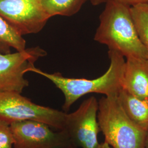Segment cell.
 <instances>
[{"label": "cell", "instance_id": "cell-5", "mask_svg": "<svg viewBox=\"0 0 148 148\" xmlns=\"http://www.w3.org/2000/svg\"><path fill=\"white\" fill-rule=\"evenodd\" d=\"M98 101L94 96L84 101L73 112L67 114L64 130L73 147L99 148L98 135L100 131L97 114Z\"/></svg>", "mask_w": 148, "mask_h": 148}, {"label": "cell", "instance_id": "cell-1", "mask_svg": "<svg viewBox=\"0 0 148 148\" xmlns=\"http://www.w3.org/2000/svg\"><path fill=\"white\" fill-rule=\"evenodd\" d=\"M99 16V25L94 40L106 45L125 58H148V53L139 37L130 7L116 0H109Z\"/></svg>", "mask_w": 148, "mask_h": 148}, {"label": "cell", "instance_id": "cell-3", "mask_svg": "<svg viewBox=\"0 0 148 148\" xmlns=\"http://www.w3.org/2000/svg\"><path fill=\"white\" fill-rule=\"evenodd\" d=\"M97 119L104 142L111 148H145L148 132L127 116L117 95L101 98Z\"/></svg>", "mask_w": 148, "mask_h": 148}, {"label": "cell", "instance_id": "cell-7", "mask_svg": "<svg viewBox=\"0 0 148 148\" xmlns=\"http://www.w3.org/2000/svg\"><path fill=\"white\" fill-rule=\"evenodd\" d=\"M0 16L23 36L41 32L50 18L42 0H0Z\"/></svg>", "mask_w": 148, "mask_h": 148}, {"label": "cell", "instance_id": "cell-10", "mask_svg": "<svg viewBox=\"0 0 148 148\" xmlns=\"http://www.w3.org/2000/svg\"><path fill=\"white\" fill-rule=\"evenodd\" d=\"M117 97L127 116L139 127L148 132V98H138L122 89Z\"/></svg>", "mask_w": 148, "mask_h": 148}, {"label": "cell", "instance_id": "cell-9", "mask_svg": "<svg viewBox=\"0 0 148 148\" xmlns=\"http://www.w3.org/2000/svg\"><path fill=\"white\" fill-rule=\"evenodd\" d=\"M122 89L135 97L148 99V58L135 57L126 58Z\"/></svg>", "mask_w": 148, "mask_h": 148}, {"label": "cell", "instance_id": "cell-16", "mask_svg": "<svg viewBox=\"0 0 148 148\" xmlns=\"http://www.w3.org/2000/svg\"><path fill=\"white\" fill-rule=\"evenodd\" d=\"M109 0H90L91 3L93 5H98L104 3H106Z\"/></svg>", "mask_w": 148, "mask_h": 148}, {"label": "cell", "instance_id": "cell-19", "mask_svg": "<svg viewBox=\"0 0 148 148\" xmlns=\"http://www.w3.org/2000/svg\"><path fill=\"white\" fill-rule=\"evenodd\" d=\"M75 148V147H68V148Z\"/></svg>", "mask_w": 148, "mask_h": 148}, {"label": "cell", "instance_id": "cell-11", "mask_svg": "<svg viewBox=\"0 0 148 148\" xmlns=\"http://www.w3.org/2000/svg\"><path fill=\"white\" fill-rule=\"evenodd\" d=\"M11 48L17 52L26 49V41L16 29L0 16V52L11 53Z\"/></svg>", "mask_w": 148, "mask_h": 148}, {"label": "cell", "instance_id": "cell-15", "mask_svg": "<svg viewBox=\"0 0 148 148\" xmlns=\"http://www.w3.org/2000/svg\"><path fill=\"white\" fill-rule=\"evenodd\" d=\"M117 1L131 7L139 4L148 3V0H116Z\"/></svg>", "mask_w": 148, "mask_h": 148}, {"label": "cell", "instance_id": "cell-4", "mask_svg": "<svg viewBox=\"0 0 148 148\" xmlns=\"http://www.w3.org/2000/svg\"><path fill=\"white\" fill-rule=\"evenodd\" d=\"M15 92H0V120L10 125L15 122L33 120L63 130L67 113L40 106Z\"/></svg>", "mask_w": 148, "mask_h": 148}, {"label": "cell", "instance_id": "cell-6", "mask_svg": "<svg viewBox=\"0 0 148 148\" xmlns=\"http://www.w3.org/2000/svg\"><path fill=\"white\" fill-rule=\"evenodd\" d=\"M46 55L47 52L39 46L14 53L0 52V92L21 93L29 86L24 75L35 67L38 59Z\"/></svg>", "mask_w": 148, "mask_h": 148}, {"label": "cell", "instance_id": "cell-2", "mask_svg": "<svg viewBox=\"0 0 148 148\" xmlns=\"http://www.w3.org/2000/svg\"><path fill=\"white\" fill-rule=\"evenodd\" d=\"M108 54L110 60L109 68L103 75L95 79L66 77L59 73L49 74L35 66L30 69L29 72L45 77L62 91L65 98L63 109L68 111L81 97L89 93H100L105 96L118 95L122 90L125 57L113 51H109Z\"/></svg>", "mask_w": 148, "mask_h": 148}, {"label": "cell", "instance_id": "cell-13", "mask_svg": "<svg viewBox=\"0 0 148 148\" xmlns=\"http://www.w3.org/2000/svg\"><path fill=\"white\" fill-rule=\"evenodd\" d=\"M130 10L139 37L148 57V3L131 6Z\"/></svg>", "mask_w": 148, "mask_h": 148}, {"label": "cell", "instance_id": "cell-17", "mask_svg": "<svg viewBox=\"0 0 148 148\" xmlns=\"http://www.w3.org/2000/svg\"><path fill=\"white\" fill-rule=\"evenodd\" d=\"M99 148H111L107 143L104 142L103 143H101L100 144V146Z\"/></svg>", "mask_w": 148, "mask_h": 148}, {"label": "cell", "instance_id": "cell-14", "mask_svg": "<svg viewBox=\"0 0 148 148\" xmlns=\"http://www.w3.org/2000/svg\"><path fill=\"white\" fill-rule=\"evenodd\" d=\"M10 125L0 120V148H14Z\"/></svg>", "mask_w": 148, "mask_h": 148}, {"label": "cell", "instance_id": "cell-12", "mask_svg": "<svg viewBox=\"0 0 148 148\" xmlns=\"http://www.w3.org/2000/svg\"><path fill=\"white\" fill-rule=\"evenodd\" d=\"M86 0H42L45 10L50 18L53 16H70L80 10Z\"/></svg>", "mask_w": 148, "mask_h": 148}, {"label": "cell", "instance_id": "cell-18", "mask_svg": "<svg viewBox=\"0 0 148 148\" xmlns=\"http://www.w3.org/2000/svg\"><path fill=\"white\" fill-rule=\"evenodd\" d=\"M145 148H148V131L147 135V139H146V143H145Z\"/></svg>", "mask_w": 148, "mask_h": 148}, {"label": "cell", "instance_id": "cell-8", "mask_svg": "<svg viewBox=\"0 0 148 148\" xmlns=\"http://www.w3.org/2000/svg\"><path fill=\"white\" fill-rule=\"evenodd\" d=\"M14 148L74 147L64 130L55 132L47 124L33 120L15 122L10 125Z\"/></svg>", "mask_w": 148, "mask_h": 148}]
</instances>
